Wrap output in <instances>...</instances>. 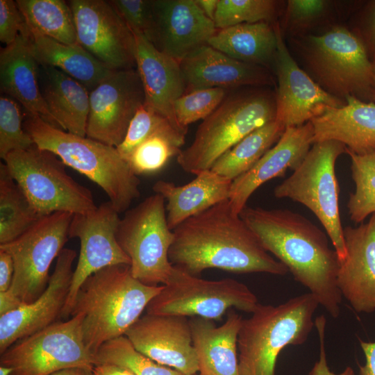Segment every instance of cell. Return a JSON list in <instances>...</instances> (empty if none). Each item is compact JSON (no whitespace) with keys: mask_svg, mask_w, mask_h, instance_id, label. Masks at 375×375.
<instances>
[{"mask_svg":"<svg viewBox=\"0 0 375 375\" xmlns=\"http://www.w3.org/2000/svg\"><path fill=\"white\" fill-rule=\"evenodd\" d=\"M169 251L171 264L192 275L216 268L233 273L283 276L274 259L228 201H223L180 224Z\"/></svg>","mask_w":375,"mask_h":375,"instance_id":"cell-1","label":"cell"},{"mask_svg":"<svg viewBox=\"0 0 375 375\" xmlns=\"http://www.w3.org/2000/svg\"><path fill=\"white\" fill-rule=\"evenodd\" d=\"M240 217L264 249L308 288L333 317L340 312L342 297L337 285L338 256L328 237L308 219L288 209L246 206Z\"/></svg>","mask_w":375,"mask_h":375,"instance_id":"cell-2","label":"cell"},{"mask_svg":"<svg viewBox=\"0 0 375 375\" xmlns=\"http://www.w3.org/2000/svg\"><path fill=\"white\" fill-rule=\"evenodd\" d=\"M162 287L140 282L128 265L107 267L86 278L70 317L81 316L84 342L93 355L105 342L124 335Z\"/></svg>","mask_w":375,"mask_h":375,"instance_id":"cell-3","label":"cell"},{"mask_svg":"<svg viewBox=\"0 0 375 375\" xmlns=\"http://www.w3.org/2000/svg\"><path fill=\"white\" fill-rule=\"evenodd\" d=\"M23 126L37 147L98 185L118 212L128 210L140 197V180L116 147L71 133L26 111Z\"/></svg>","mask_w":375,"mask_h":375,"instance_id":"cell-4","label":"cell"},{"mask_svg":"<svg viewBox=\"0 0 375 375\" xmlns=\"http://www.w3.org/2000/svg\"><path fill=\"white\" fill-rule=\"evenodd\" d=\"M289 41L301 68L327 93L344 102L349 97L371 101L375 90L372 61L349 27L337 24Z\"/></svg>","mask_w":375,"mask_h":375,"instance_id":"cell-5","label":"cell"},{"mask_svg":"<svg viewBox=\"0 0 375 375\" xmlns=\"http://www.w3.org/2000/svg\"><path fill=\"white\" fill-rule=\"evenodd\" d=\"M276 92L256 87L227 94L198 127L192 144L176 157L186 172L198 174L252 131L276 119Z\"/></svg>","mask_w":375,"mask_h":375,"instance_id":"cell-6","label":"cell"},{"mask_svg":"<svg viewBox=\"0 0 375 375\" xmlns=\"http://www.w3.org/2000/svg\"><path fill=\"white\" fill-rule=\"evenodd\" d=\"M319 305L310 292L278 306L259 303L239 331L240 375H274L280 352L307 340Z\"/></svg>","mask_w":375,"mask_h":375,"instance_id":"cell-7","label":"cell"},{"mask_svg":"<svg viewBox=\"0 0 375 375\" xmlns=\"http://www.w3.org/2000/svg\"><path fill=\"white\" fill-rule=\"evenodd\" d=\"M342 153H346V147L340 142L314 143L301 165L274 190L276 198L292 199L314 213L331 240L340 262L346 256V248L335 166Z\"/></svg>","mask_w":375,"mask_h":375,"instance_id":"cell-8","label":"cell"},{"mask_svg":"<svg viewBox=\"0 0 375 375\" xmlns=\"http://www.w3.org/2000/svg\"><path fill=\"white\" fill-rule=\"evenodd\" d=\"M4 163L41 217L57 212L83 214L97 207L92 192L68 174L64 162L35 144L10 152Z\"/></svg>","mask_w":375,"mask_h":375,"instance_id":"cell-9","label":"cell"},{"mask_svg":"<svg viewBox=\"0 0 375 375\" xmlns=\"http://www.w3.org/2000/svg\"><path fill=\"white\" fill-rule=\"evenodd\" d=\"M165 202L162 195L155 193L128 209L116 234L130 260L132 275L149 285H165L173 268L169 251L174 232L168 225Z\"/></svg>","mask_w":375,"mask_h":375,"instance_id":"cell-10","label":"cell"},{"mask_svg":"<svg viewBox=\"0 0 375 375\" xmlns=\"http://www.w3.org/2000/svg\"><path fill=\"white\" fill-rule=\"evenodd\" d=\"M255 294L233 278L206 280L173 266L162 290L147 313L220 319L231 309L252 313L258 306Z\"/></svg>","mask_w":375,"mask_h":375,"instance_id":"cell-11","label":"cell"},{"mask_svg":"<svg viewBox=\"0 0 375 375\" xmlns=\"http://www.w3.org/2000/svg\"><path fill=\"white\" fill-rule=\"evenodd\" d=\"M0 365L12 369L11 375H51L68 368L94 366L87 347L82 317L74 315L24 338L1 354Z\"/></svg>","mask_w":375,"mask_h":375,"instance_id":"cell-12","label":"cell"},{"mask_svg":"<svg viewBox=\"0 0 375 375\" xmlns=\"http://www.w3.org/2000/svg\"><path fill=\"white\" fill-rule=\"evenodd\" d=\"M73 214L57 212L41 217L30 229L0 249L12 257V281L8 291L22 303H29L44 291L49 272L69 238Z\"/></svg>","mask_w":375,"mask_h":375,"instance_id":"cell-13","label":"cell"},{"mask_svg":"<svg viewBox=\"0 0 375 375\" xmlns=\"http://www.w3.org/2000/svg\"><path fill=\"white\" fill-rule=\"evenodd\" d=\"M119 214L108 201L91 212L73 215L69 238H78L81 247L62 317L71 315L76 293L90 275L112 265H130V260L116 237L121 219Z\"/></svg>","mask_w":375,"mask_h":375,"instance_id":"cell-14","label":"cell"},{"mask_svg":"<svg viewBox=\"0 0 375 375\" xmlns=\"http://www.w3.org/2000/svg\"><path fill=\"white\" fill-rule=\"evenodd\" d=\"M68 3L83 49L112 70L136 68L135 36L109 1Z\"/></svg>","mask_w":375,"mask_h":375,"instance_id":"cell-15","label":"cell"},{"mask_svg":"<svg viewBox=\"0 0 375 375\" xmlns=\"http://www.w3.org/2000/svg\"><path fill=\"white\" fill-rule=\"evenodd\" d=\"M144 103L143 86L137 69L113 71L90 92L86 137L118 147Z\"/></svg>","mask_w":375,"mask_h":375,"instance_id":"cell-16","label":"cell"},{"mask_svg":"<svg viewBox=\"0 0 375 375\" xmlns=\"http://www.w3.org/2000/svg\"><path fill=\"white\" fill-rule=\"evenodd\" d=\"M277 49L274 68L277 78L276 121L285 129L303 125L330 108L345 102L324 91L299 66L290 51L280 26L275 24Z\"/></svg>","mask_w":375,"mask_h":375,"instance_id":"cell-17","label":"cell"},{"mask_svg":"<svg viewBox=\"0 0 375 375\" xmlns=\"http://www.w3.org/2000/svg\"><path fill=\"white\" fill-rule=\"evenodd\" d=\"M76 252L64 248L44 291L33 301L0 315V354L17 341L55 323L62 314L73 277Z\"/></svg>","mask_w":375,"mask_h":375,"instance_id":"cell-18","label":"cell"},{"mask_svg":"<svg viewBox=\"0 0 375 375\" xmlns=\"http://www.w3.org/2000/svg\"><path fill=\"white\" fill-rule=\"evenodd\" d=\"M140 353L183 375L199 372L190 320L172 315L146 314L124 335Z\"/></svg>","mask_w":375,"mask_h":375,"instance_id":"cell-19","label":"cell"},{"mask_svg":"<svg viewBox=\"0 0 375 375\" xmlns=\"http://www.w3.org/2000/svg\"><path fill=\"white\" fill-rule=\"evenodd\" d=\"M153 12L150 42L179 63L217 31L196 0H153Z\"/></svg>","mask_w":375,"mask_h":375,"instance_id":"cell-20","label":"cell"},{"mask_svg":"<svg viewBox=\"0 0 375 375\" xmlns=\"http://www.w3.org/2000/svg\"><path fill=\"white\" fill-rule=\"evenodd\" d=\"M346 256L340 262L337 285L357 312L375 311V212L366 223L344 228Z\"/></svg>","mask_w":375,"mask_h":375,"instance_id":"cell-21","label":"cell"},{"mask_svg":"<svg viewBox=\"0 0 375 375\" xmlns=\"http://www.w3.org/2000/svg\"><path fill=\"white\" fill-rule=\"evenodd\" d=\"M311 122L285 129L277 142L247 172L232 181L228 201L240 215L251 194L263 183L283 176L288 169L294 171L313 144Z\"/></svg>","mask_w":375,"mask_h":375,"instance_id":"cell-22","label":"cell"},{"mask_svg":"<svg viewBox=\"0 0 375 375\" xmlns=\"http://www.w3.org/2000/svg\"><path fill=\"white\" fill-rule=\"evenodd\" d=\"M185 92L219 88L228 90L242 87H265L275 84L271 71L243 62L205 44L180 62Z\"/></svg>","mask_w":375,"mask_h":375,"instance_id":"cell-23","label":"cell"},{"mask_svg":"<svg viewBox=\"0 0 375 375\" xmlns=\"http://www.w3.org/2000/svg\"><path fill=\"white\" fill-rule=\"evenodd\" d=\"M134 36L136 69L143 86L144 103L186 135L188 131L179 125L174 109L175 101L185 92L180 63L144 37Z\"/></svg>","mask_w":375,"mask_h":375,"instance_id":"cell-24","label":"cell"},{"mask_svg":"<svg viewBox=\"0 0 375 375\" xmlns=\"http://www.w3.org/2000/svg\"><path fill=\"white\" fill-rule=\"evenodd\" d=\"M28 35L19 34L0 50V90L44 121L59 128L42 97L38 82L40 64L31 49ZM61 129V128H60Z\"/></svg>","mask_w":375,"mask_h":375,"instance_id":"cell-25","label":"cell"},{"mask_svg":"<svg viewBox=\"0 0 375 375\" xmlns=\"http://www.w3.org/2000/svg\"><path fill=\"white\" fill-rule=\"evenodd\" d=\"M313 144L326 140L342 143L356 154L375 151V102L354 97L340 107L330 108L312 119Z\"/></svg>","mask_w":375,"mask_h":375,"instance_id":"cell-26","label":"cell"},{"mask_svg":"<svg viewBox=\"0 0 375 375\" xmlns=\"http://www.w3.org/2000/svg\"><path fill=\"white\" fill-rule=\"evenodd\" d=\"M242 319L234 309L221 326L206 318L190 319L199 375H240L237 351Z\"/></svg>","mask_w":375,"mask_h":375,"instance_id":"cell-27","label":"cell"},{"mask_svg":"<svg viewBox=\"0 0 375 375\" xmlns=\"http://www.w3.org/2000/svg\"><path fill=\"white\" fill-rule=\"evenodd\" d=\"M232 181L208 169L197 174L185 185H176L159 180L152 189L167 201V222L174 230L185 220L228 199Z\"/></svg>","mask_w":375,"mask_h":375,"instance_id":"cell-28","label":"cell"},{"mask_svg":"<svg viewBox=\"0 0 375 375\" xmlns=\"http://www.w3.org/2000/svg\"><path fill=\"white\" fill-rule=\"evenodd\" d=\"M38 82L44 103L60 128L86 136L90 110L88 89L58 69L40 64Z\"/></svg>","mask_w":375,"mask_h":375,"instance_id":"cell-29","label":"cell"},{"mask_svg":"<svg viewBox=\"0 0 375 375\" xmlns=\"http://www.w3.org/2000/svg\"><path fill=\"white\" fill-rule=\"evenodd\" d=\"M276 23L241 24L219 29L208 44L233 59L271 71L277 49Z\"/></svg>","mask_w":375,"mask_h":375,"instance_id":"cell-30","label":"cell"},{"mask_svg":"<svg viewBox=\"0 0 375 375\" xmlns=\"http://www.w3.org/2000/svg\"><path fill=\"white\" fill-rule=\"evenodd\" d=\"M28 40L32 53L39 64L58 69L81 83L90 92L115 71L78 43L64 44L30 33Z\"/></svg>","mask_w":375,"mask_h":375,"instance_id":"cell-31","label":"cell"},{"mask_svg":"<svg viewBox=\"0 0 375 375\" xmlns=\"http://www.w3.org/2000/svg\"><path fill=\"white\" fill-rule=\"evenodd\" d=\"M30 33L60 42L78 43L72 10L63 0H17Z\"/></svg>","mask_w":375,"mask_h":375,"instance_id":"cell-32","label":"cell"},{"mask_svg":"<svg viewBox=\"0 0 375 375\" xmlns=\"http://www.w3.org/2000/svg\"><path fill=\"white\" fill-rule=\"evenodd\" d=\"M284 131L276 119L266 124L221 156L210 169L233 181L251 168L277 142Z\"/></svg>","mask_w":375,"mask_h":375,"instance_id":"cell-33","label":"cell"},{"mask_svg":"<svg viewBox=\"0 0 375 375\" xmlns=\"http://www.w3.org/2000/svg\"><path fill=\"white\" fill-rule=\"evenodd\" d=\"M42 217L11 176L5 163H0V245L24 234Z\"/></svg>","mask_w":375,"mask_h":375,"instance_id":"cell-34","label":"cell"},{"mask_svg":"<svg viewBox=\"0 0 375 375\" xmlns=\"http://www.w3.org/2000/svg\"><path fill=\"white\" fill-rule=\"evenodd\" d=\"M185 139V135L167 122L140 144L126 162L137 176L158 172L178 156Z\"/></svg>","mask_w":375,"mask_h":375,"instance_id":"cell-35","label":"cell"},{"mask_svg":"<svg viewBox=\"0 0 375 375\" xmlns=\"http://www.w3.org/2000/svg\"><path fill=\"white\" fill-rule=\"evenodd\" d=\"M342 3L329 0H288L285 2L279 24L289 38L310 33L323 25L331 26Z\"/></svg>","mask_w":375,"mask_h":375,"instance_id":"cell-36","label":"cell"},{"mask_svg":"<svg viewBox=\"0 0 375 375\" xmlns=\"http://www.w3.org/2000/svg\"><path fill=\"white\" fill-rule=\"evenodd\" d=\"M351 158V177L355 190L350 194L347 208L356 224L375 212V151L356 154L347 150Z\"/></svg>","mask_w":375,"mask_h":375,"instance_id":"cell-37","label":"cell"},{"mask_svg":"<svg viewBox=\"0 0 375 375\" xmlns=\"http://www.w3.org/2000/svg\"><path fill=\"white\" fill-rule=\"evenodd\" d=\"M285 1L276 0H219L213 19L217 30L241 24L276 23Z\"/></svg>","mask_w":375,"mask_h":375,"instance_id":"cell-38","label":"cell"},{"mask_svg":"<svg viewBox=\"0 0 375 375\" xmlns=\"http://www.w3.org/2000/svg\"><path fill=\"white\" fill-rule=\"evenodd\" d=\"M101 363L124 367L135 375H183L138 351L125 335L112 339L99 347L94 355V365Z\"/></svg>","mask_w":375,"mask_h":375,"instance_id":"cell-39","label":"cell"},{"mask_svg":"<svg viewBox=\"0 0 375 375\" xmlns=\"http://www.w3.org/2000/svg\"><path fill=\"white\" fill-rule=\"evenodd\" d=\"M24 112L12 98L0 97V157L3 160L8 153L27 149L35 143L23 126Z\"/></svg>","mask_w":375,"mask_h":375,"instance_id":"cell-40","label":"cell"},{"mask_svg":"<svg viewBox=\"0 0 375 375\" xmlns=\"http://www.w3.org/2000/svg\"><path fill=\"white\" fill-rule=\"evenodd\" d=\"M219 88H206L185 93L174 103V113L179 125L188 131L189 124L205 119L221 104L228 94Z\"/></svg>","mask_w":375,"mask_h":375,"instance_id":"cell-41","label":"cell"},{"mask_svg":"<svg viewBox=\"0 0 375 375\" xmlns=\"http://www.w3.org/2000/svg\"><path fill=\"white\" fill-rule=\"evenodd\" d=\"M167 122L144 103L131 119L124 140L116 147L120 156L126 161L140 144Z\"/></svg>","mask_w":375,"mask_h":375,"instance_id":"cell-42","label":"cell"},{"mask_svg":"<svg viewBox=\"0 0 375 375\" xmlns=\"http://www.w3.org/2000/svg\"><path fill=\"white\" fill-rule=\"evenodd\" d=\"M109 1L134 35L150 41L154 23L153 0Z\"/></svg>","mask_w":375,"mask_h":375,"instance_id":"cell-43","label":"cell"},{"mask_svg":"<svg viewBox=\"0 0 375 375\" xmlns=\"http://www.w3.org/2000/svg\"><path fill=\"white\" fill-rule=\"evenodd\" d=\"M19 34L28 35L29 31L16 1L0 0L1 42L9 45Z\"/></svg>","mask_w":375,"mask_h":375,"instance_id":"cell-44","label":"cell"},{"mask_svg":"<svg viewBox=\"0 0 375 375\" xmlns=\"http://www.w3.org/2000/svg\"><path fill=\"white\" fill-rule=\"evenodd\" d=\"M350 29L360 40L372 62L375 60V0L367 1L356 14Z\"/></svg>","mask_w":375,"mask_h":375,"instance_id":"cell-45","label":"cell"},{"mask_svg":"<svg viewBox=\"0 0 375 375\" xmlns=\"http://www.w3.org/2000/svg\"><path fill=\"white\" fill-rule=\"evenodd\" d=\"M326 320L324 315L317 317L315 322L319 340V358L309 372V375H355L353 369L347 367L340 374L332 372L328 366L325 351V328Z\"/></svg>","mask_w":375,"mask_h":375,"instance_id":"cell-46","label":"cell"},{"mask_svg":"<svg viewBox=\"0 0 375 375\" xmlns=\"http://www.w3.org/2000/svg\"><path fill=\"white\" fill-rule=\"evenodd\" d=\"M14 265L9 253L0 249V292L8 290L12 283Z\"/></svg>","mask_w":375,"mask_h":375,"instance_id":"cell-47","label":"cell"},{"mask_svg":"<svg viewBox=\"0 0 375 375\" xmlns=\"http://www.w3.org/2000/svg\"><path fill=\"white\" fill-rule=\"evenodd\" d=\"M360 344L365 357V364L359 366V375H375V342L360 340Z\"/></svg>","mask_w":375,"mask_h":375,"instance_id":"cell-48","label":"cell"},{"mask_svg":"<svg viewBox=\"0 0 375 375\" xmlns=\"http://www.w3.org/2000/svg\"><path fill=\"white\" fill-rule=\"evenodd\" d=\"M93 375H135L128 369L112 363L95 365L92 368Z\"/></svg>","mask_w":375,"mask_h":375,"instance_id":"cell-49","label":"cell"},{"mask_svg":"<svg viewBox=\"0 0 375 375\" xmlns=\"http://www.w3.org/2000/svg\"><path fill=\"white\" fill-rule=\"evenodd\" d=\"M22 305V302L8 290L0 292V315L12 312Z\"/></svg>","mask_w":375,"mask_h":375,"instance_id":"cell-50","label":"cell"},{"mask_svg":"<svg viewBox=\"0 0 375 375\" xmlns=\"http://www.w3.org/2000/svg\"><path fill=\"white\" fill-rule=\"evenodd\" d=\"M204 15L210 19H214L219 0H196Z\"/></svg>","mask_w":375,"mask_h":375,"instance_id":"cell-51","label":"cell"},{"mask_svg":"<svg viewBox=\"0 0 375 375\" xmlns=\"http://www.w3.org/2000/svg\"><path fill=\"white\" fill-rule=\"evenodd\" d=\"M51 375H93V372L91 368L73 367L56 372Z\"/></svg>","mask_w":375,"mask_h":375,"instance_id":"cell-52","label":"cell"},{"mask_svg":"<svg viewBox=\"0 0 375 375\" xmlns=\"http://www.w3.org/2000/svg\"><path fill=\"white\" fill-rule=\"evenodd\" d=\"M12 369L6 366L0 365V375H11Z\"/></svg>","mask_w":375,"mask_h":375,"instance_id":"cell-53","label":"cell"},{"mask_svg":"<svg viewBox=\"0 0 375 375\" xmlns=\"http://www.w3.org/2000/svg\"><path fill=\"white\" fill-rule=\"evenodd\" d=\"M372 70H373L374 80V84H375V60L372 62Z\"/></svg>","mask_w":375,"mask_h":375,"instance_id":"cell-54","label":"cell"},{"mask_svg":"<svg viewBox=\"0 0 375 375\" xmlns=\"http://www.w3.org/2000/svg\"><path fill=\"white\" fill-rule=\"evenodd\" d=\"M371 101L375 102V90H374V93H373V94H372Z\"/></svg>","mask_w":375,"mask_h":375,"instance_id":"cell-55","label":"cell"}]
</instances>
